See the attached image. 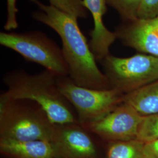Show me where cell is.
I'll use <instances>...</instances> for the list:
<instances>
[{
  "label": "cell",
  "mask_w": 158,
  "mask_h": 158,
  "mask_svg": "<svg viewBox=\"0 0 158 158\" xmlns=\"http://www.w3.org/2000/svg\"><path fill=\"white\" fill-rule=\"evenodd\" d=\"M29 1L40 9L33 13L34 19L53 29L60 37L69 76L74 83L93 89H110L106 76L98 68L89 44L80 29L77 19L39 0Z\"/></svg>",
  "instance_id": "cell-1"
},
{
  "label": "cell",
  "mask_w": 158,
  "mask_h": 158,
  "mask_svg": "<svg viewBox=\"0 0 158 158\" xmlns=\"http://www.w3.org/2000/svg\"><path fill=\"white\" fill-rule=\"evenodd\" d=\"M57 77L46 69L35 74L23 70L11 71L3 77L7 90L1 95L38 103L55 124L79 122L73 107L59 90Z\"/></svg>",
  "instance_id": "cell-2"
},
{
  "label": "cell",
  "mask_w": 158,
  "mask_h": 158,
  "mask_svg": "<svg viewBox=\"0 0 158 158\" xmlns=\"http://www.w3.org/2000/svg\"><path fill=\"white\" fill-rule=\"evenodd\" d=\"M55 127L38 103L0 96V140L51 142Z\"/></svg>",
  "instance_id": "cell-3"
},
{
  "label": "cell",
  "mask_w": 158,
  "mask_h": 158,
  "mask_svg": "<svg viewBox=\"0 0 158 158\" xmlns=\"http://www.w3.org/2000/svg\"><path fill=\"white\" fill-rule=\"evenodd\" d=\"M0 44L25 59L43 66L57 77L69 76L62 50L45 34L38 31L0 33Z\"/></svg>",
  "instance_id": "cell-4"
},
{
  "label": "cell",
  "mask_w": 158,
  "mask_h": 158,
  "mask_svg": "<svg viewBox=\"0 0 158 158\" xmlns=\"http://www.w3.org/2000/svg\"><path fill=\"white\" fill-rule=\"evenodd\" d=\"M102 62L111 89L124 94L158 80V57L136 54L119 57L110 54Z\"/></svg>",
  "instance_id": "cell-5"
},
{
  "label": "cell",
  "mask_w": 158,
  "mask_h": 158,
  "mask_svg": "<svg viewBox=\"0 0 158 158\" xmlns=\"http://www.w3.org/2000/svg\"><path fill=\"white\" fill-rule=\"evenodd\" d=\"M59 90L72 106L81 124L100 118L124 102V94L115 89L97 90L77 85L69 76L57 77Z\"/></svg>",
  "instance_id": "cell-6"
},
{
  "label": "cell",
  "mask_w": 158,
  "mask_h": 158,
  "mask_svg": "<svg viewBox=\"0 0 158 158\" xmlns=\"http://www.w3.org/2000/svg\"><path fill=\"white\" fill-rule=\"evenodd\" d=\"M98 137L79 122L55 124L51 143L56 158H104Z\"/></svg>",
  "instance_id": "cell-7"
},
{
  "label": "cell",
  "mask_w": 158,
  "mask_h": 158,
  "mask_svg": "<svg viewBox=\"0 0 158 158\" xmlns=\"http://www.w3.org/2000/svg\"><path fill=\"white\" fill-rule=\"evenodd\" d=\"M143 116L134 108L123 102L102 118L82 124L102 142L136 140Z\"/></svg>",
  "instance_id": "cell-8"
},
{
  "label": "cell",
  "mask_w": 158,
  "mask_h": 158,
  "mask_svg": "<svg viewBox=\"0 0 158 158\" xmlns=\"http://www.w3.org/2000/svg\"><path fill=\"white\" fill-rule=\"evenodd\" d=\"M115 32L124 45L158 57V17L125 21Z\"/></svg>",
  "instance_id": "cell-9"
},
{
  "label": "cell",
  "mask_w": 158,
  "mask_h": 158,
  "mask_svg": "<svg viewBox=\"0 0 158 158\" xmlns=\"http://www.w3.org/2000/svg\"><path fill=\"white\" fill-rule=\"evenodd\" d=\"M85 7L90 11L94 21V28L89 35V46L96 60H101L110 55V48L117 39L104 25L102 18L107 11V0H83Z\"/></svg>",
  "instance_id": "cell-10"
},
{
  "label": "cell",
  "mask_w": 158,
  "mask_h": 158,
  "mask_svg": "<svg viewBox=\"0 0 158 158\" xmlns=\"http://www.w3.org/2000/svg\"><path fill=\"white\" fill-rule=\"evenodd\" d=\"M0 153L4 158H56L51 142H18L0 140Z\"/></svg>",
  "instance_id": "cell-11"
},
{
  "label": "cell",
  "mask_w": 158,
  "mask_h": 158,
  "mask_svg": "<svg viewBox=\"0 0 158 158\" xmlns=\"http://www.w3.org/2000/svg\"><path fill=\"white\" fill-rule=\"evenodd\" d=\"M124 102L142 116L158 113V80L125 94Z\"/></svg>",
  "instance_id": "cell-12"
},
{
  "label": "cell",
  "mask_w": 158,
  "mask_h": 158,
  "mask_svg": "<svg viewBox=\"0 0 158 158\" xmlns=\"http://www.w3.org/2000/svg\"><path fill=\"white\" fill-rule=\"evenodd\" d=\"M104 158H147L143 143L138 140L104 143Z\"/></svg>",
  "instance_id": "cell-13"
},
{
  "label": "cell",
  "mask_w": 158,
  "mask_h": 158,
  "mask_svg": "<svg viewBox=\"0 0 158 158\" xmlns=\"http://www.w3.org/2000/svg\"><path fill=\"white\" fill-rule=\"evenodd\" d=\"M50 6L59 11L76 18L85 19L88 10L85 7L83 0H48Z\"/></svg>",
  "instance_id": "cell-14"
},
{
  "label": "cell",
  "mask_w": 158,
  "mask_h": 158,
  "mask_svg": "<svg viewBox=\"0 0 158 158\" xmlns=\"http://www.w3.org/2000/svg\"><path fill=\"white\" fill-rule=\"evenodd\" d=\"M142 0H107L108 5L118 12L124 21L138 18Z\"/></svg>",
  "instance_id": "cell-15"
},
{
  "label": "cell",
  "mask_w": 158,
  "mask_h": 158,
  "mask_svg": "<svg viewBox=\"0 0 158 158\" xmlns=\"http://www.w3.org/2000/svg\"><path fill=\"white\" fill-rule=\"evenodd\" d=\"M158 138V113L143 116L136 140L146 143Z\"/></svg>",
  "instance_id": "cell-16"
},
{
  "label": "cell",
  "mask_w": 158,
  "mask_h": 158,
  "mask_svg": "<svg viewBox=\"0 0 158 158\" xmlns=\"http://www.w3.org/2000/svg\"><path fill=\"white\" fill-rule=\"evenodd\" d=\"M158 17V0H142L138 18L149 19Z\"/></svg>",
  "instance_id": "cell-17"
},
{
  "label": "cell",
  "mask_w": 158,
  "mask_h": 158,
  "mask_svg": "<svg viewBox=\"0 0 158 158\" xmlns=\"http://www.w3.org/2000/svg\"><path fill=\"white\" fill-rule=\"evenodd\" d=\"M6 19L4 25L6 31L15 29L18 27L17 21L18 8L17 0H6Z\"/></svg>",
  "instance_id": "cell-18"
},
{
  "label": "cell",
  "mask_w": 158,
  "mask_h": 158,
  "mask_svg": "<svg viewBox=\"0 0 158 158\" xmlns=\"http://www.w3.org/2000/svg\"><path fill=\"white\" fill-rule=\"evenodd\" d=\"M143 151L147 158H158V138L143 143Z\"/></svg>",
  "instance_id": "cell-19"
}]
</instances>
